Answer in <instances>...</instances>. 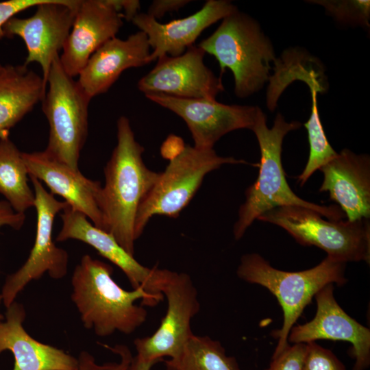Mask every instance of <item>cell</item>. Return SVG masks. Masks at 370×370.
<instances>
[{
    "label": "cell",
    "mask_w": 370,
    "mask_h": 370,
    "mask_svg": "<svg viewBox=\"0 0 370 370\" xmlns=\"http://www.w3.org/2000/svg\"><path fill=\"white\" fill-rule=\"evenodd\" d=\"M116 127L117 143L104 168L99 206L107 232L134 256L136 213L160 173L145 165L144 148L136 141L129 119L119 117Z\"/></svg>",
    "instance_id": "obj_1"
},
{
    "label": "cell",
    "mask_w": 370,
    "mask_h": 370,
    "mask_svg": "<svg viewBox=\"0 0 370 370\" xmlns=\"http://www.w3.org/2000/svg\"><path fill=\"white\" fill-rule=\"evenodd\" d=\"M112 273L110 264L85 254L71 277V299L83 325L101 337L132 334L147 319L143 306H156L143 291L121 288Z\"/></svg>",
    "instance_id": "obj_2"
},
{
    "label": "cell",
    "mask_w": 370,
    "mask_h": 370,
    "mask_svg": "<svg viewBox=\"0 0 370 370\" xmlns=\"http://www.w3.org/2000/svg\"><path fill=\"white\" fill-rule=\"evenodd\" d=\"M300 122H287L278 113L269 128L267 116L258 106L251 130L255 134L260 150L259 173L255 182L245 190V200L240 206L233 233L241 239L248 227L264 212L280 206H301L314 210L329 220L339 221L345 214L338 206H321L307 201L295 195L290 188L282 164V143L286 135L298 130Z\"/></svg>",
    "instance_id": "obj_3"
},
{
    "label": "cell",
    "mask_w": 370,
    "mask_h": 370,
    "mask_svg": "<svg viewBox=\"0 0 370 370\" xmlns=\"http://www.w3.org/2000/svg\"><path fill=\"white\" fill-rule=\"evenodd\" d=\"M161 151L169 162L138 209L135 220L136 239L154 215L178 217L208 173L223 164H248L243 160L219 156L214 149H199L185 144L175 135L168 137Z\"/></svg>",
    "instance_id": "obj_4"
},
{
    "label": "cell",
    "mask_w": 370,
    "mask_h": 370,
    "mask_svg": "<svg viewBox=\"0 0 370 370\" xmlns=\"http://www.w3.org/2000/svg\"><path fill=\"white\" fill-rule=\"evenodd\" d=\"M345 266L346 263L327 256L309 269L284 271L273 267L258 254H247L241 257L236 270L238 277L268 289L282 309V326L271 332L278 339L273 356L280 354L289 345V332L312 297L329 284L341 286L346 283Z\"/></svg>",
    "instance_id": "obj_5"
},
{
    "label": "cell",
    "mask_w": 370,
    "mask_h": 370,
    "mask_svg": "<svg viewBox=\"0 0 370 370\" xmlns=\"http://www.w3.org/2000/svg\"><path fill=\"white\" fill-rule=\"evenodd\" d=\"M218 61L221 73L230 69L234 93L247 97L269 82L276 61L272 42L256 20L238 10L222 19L217 29L197 45Z\"/></svg>",
    "instance_id": "obj_6"
},
{
    "label": "cell",
    "mask_w": 370,
    "mask_h": 370,
    "mask_svg": "<svg viewBox=\"0 0 370 370\" xmlns=\"http://www.w3.org/2000/svg\"><path fill=\"white\" fill-rule=\"evenodd\" d=\"M257 220L283 228L300 245L316 246L336 260L370 262L369 219L327 221L314 210L285 206L264 212Z\"/></svg>",
    "instance_id": "obj_7"
},
{
    "label": "cell",
    "mask_w": 370,
    "mask_h": 370,
    "mask_svg": "<svg viewBox=\"0 0 370 370\" xmlns=\"http://www.w3.org/2000/svg\"><path fill=\"white\" fill-rule=\"evenodd\" d=\"M42 111L49 125L47 146L51 158L79 169L81 151L88 135V105L91 99L77 80L63 69L60 56L53 60L47 77Z\"/></svg>",
    "instance_id": "obj_8"
},
{
    "label": "cell",
    "mask_w": 370,
    "mask_h": 370,
    "mask_svg": "<svg viewBox=\"0 0 370 370\" xmlns=\"http://www.w3.org/2000/svg\"><path fill=\"white\" fill-rule=\"evenodd\" d=\"M29 177L34 187L37 213L36 237L27 259L16 272L7 276L1 288V301L5 308L15 301L28 283L40 279L45 273L55 280L62 279L67 273L69 254L55 245L52 232L56 214L69 204L65 201H58L41 182Z\"/></svg>",
    "instance_id": "obj_9"
},
{
    "label": "cell",
    "mask_w": 370,
    "mask_h": 370,
    "mask_svg": "<svg viewBox=\"0 0 370 370\" xmlns=\"http://www.w3.org/2000/svg\"><path fill=\"white\" fill-rule=\"evenodd\" d=\"M162 294L166 299L167 308L160 325L151 336L134 341L136 356L154 365L164 357L173 358L181 352L193 334L191 321L200 310L197 290L186 273L166 269Z\"/></svg>",
    "instance_id": "obj_10"
},
{
    "label": "cell",
    "mask_w": 370,
    "mask_h": 370,
    "mask_svg": "<svg viewBox=\"0 0 370 370\" xmlns=\"http://www.w3.org/2000/svg\"><path fill=\"white\" fill-rule=\"evenodd\" d=\"M80 0H47L36 6L28 18L12 17L3 26L5 36H18L24 41L27 56L24 63L40 64L47 86L55 58L59 56L71 30Z\"/></svg>",
    "instance_id": "obj_11"
},
{
    "label": "cell",
    "mask_w": 370,
    "mask_h": 370,
    "mask_svg": "<svg viewBox=\"0 0 370 370\" xmlns=\"http://www.w3.org/2000/svg\"><path fill=\"white\" fill-rule=\"evenodd\" d=\"M147 99L181 117L199 149H213L227 133L251 130L258 106L227 105L210 99H185L164 94L145 95Z\"/></svg>",
    "instance_id": "obj_12"
},
{
    "label": "cell",
    "mask_w": 370,
    "mask_h": 370,
    "mask_svg": "<svg viewBox=\"0 0 370 370\" xmlns=\"http://www.w3.org/2000/svg\"><path fill=\"white\" fill-rule=\"evenodd\" d=\"M206 53L198 46L189 47L178 56L164 55L138 82L145 95L164 94L185 99H210L224 91L221 77L204 62Z\"/></svg>",
    "instance_id": "obj_13"
},
{
    "label": "cell",
    "mask_w": 370,
    "mask_h": 370,
    "mask_svg": "<svg viewBox=\"0 0 370 370\" xmlns=\"http://www.w3.org/2000/svg\"><path fill=\"white\" fill-rule=\"evenodd\" d=\"M60 214L62 225L56 238L58 242L75 239L92 247L103 258L125 273L133 289H140L157 305L164 298L162 288L166 269L142 265L126 251L110 233L90 223L82 212L69 205Z\"/></svg>",
    "instance_id": "obj_14"
},
{
    "label": "cell",
    "mask_w": 370,
    "mask_h": 370,
    "mask_svg": "<svg viewBox=\"0 0 370 370\" xmlns=\"http://www.w3.org/2000/svg\"><path fill=\"white\" fill-rule=\"evenodd\" d=\"M314 317L302 325L293 326L288 342L308 343L317 340L346 341L352 345L355 359L353 370H365L370 365V330L348 315L337 303L334 284H329L315 295Z\"/></svg>",
    "instance_id": "obj_15"
},
{
    "label": "cell",
    "mask_w": 370,
    "mask_h": 370,
    "mask_svg": "<svg viewBox=\"0 0 370 370\" xmlns=\"http://www.w3.org/2000/svg\"><path fill=\"white\" fill-rule=\"evenodd\" d=\"M123 16L115 0H80L60 60L71 77L79 75L90 56L116 36Z\"/></svg>",
    "instance_id": "obj_16"
},
{
    "label": "cell",
    "mask_w": 370,
    "mask_h": 370,
    "mask_svg": "<svg viewBox=\"0 0 370 370\" xmlns=\"http://www.w3.org/2000/svg\"><path fill=\"white\" fill-rule=\"evenodd\" d=\"M29 176L45 183L53 195H60L73 210L89 218L92 224L106 231V222L100 209L102 186L98 181L85 177L79 171L61 162L45 151L23 152Z\"/></svg>",
    "instance_id": "obj_17"
},
{
    "label": "cell",
    "mask_w": 370,
    "mask_h": 370,
    "mask_svg": "<svg viewBox=\"0 0 370 370\" xmlns=\"http://www.w3.org/2000/svg\"><path fill=\"white\" fill-rule=\"evenodd\" d=\"M238 10L231 1L208 0L195 13L185 18L160 23L147 13H138L132 23L147 36L153 49L150 62L167 55H182L207 27Z\"/></svg>",
    "instance_id": "obj_18"
},
{
    "label": "cell",
    "mask_w": 370,
    "mask_h": 370,
    "mask_svg": "<svg viewBox=\"0 0 370 370\" xmlns=\"http://www.w3.org/2000/svg\"><path fill=\"white\" fill-rule=\"evenodd\" d=\"M320 192H328L347 220L370 217V157L343 149L322 166Z\"/></svg>",
    "instance_id": "obj_19"
},
{
    "label": "cell",
    "mask_w": 370,
    "mask_h": 370,
    "mask_svg": "<svg viewBox=\"0 0 370 370\" xmlns=\"http://www.w3.org/2000/svg\"><path fill=\"white\" fill-rule=\"evenodd\" d=\"M147 35L138 31L126 39L116 36L102 45L89 58L77 80L90 98L106 92L121 73L150 63Z\"/></svg>",
    "instance_id": "obj_20"
},
{
    "label": "cell",
    "mask_w": 370,
    "mask_h": 370,
    "mask_svg": "<svg viewBox=\"0 0 370 370\" xmlns=\"http://www.w3.org/2000/svg\"><path fill=\"white\" fill-rule=\"evenodd\" d=\"M25 317L24 306L14 301L0 320V354L12 353V370H77V358L36 341L26 332L23 326Z\"/></svg>",
    "instance_id": "obj_21"
},
{
    "label": "cell",
    "mask_w": 370,
    "mask_h": 370,
    "mask_svg": "<svg viewBox=\"0 0 370 370\" xmlns=\"http://www.w3.org/2000/svg\"><path fill=\"white\" fill-rule=\"evenodd\" d=\"M47 91L42 77L22 65H6L0 71V138L34 107Z\"/></svg>",
    "instance_id": "obj_22"
},
{
    "label": "cell",
    "mask_w": 370,
    "mask_h": 370,
    "mask_svg": "<svg viewBox=\"0 0 370 370\" xmlns=\"http://www.w3.org/2000/svg\"><path fill=\"white\" fill-rule=\"evenodd\" d=\"M23 152L5 135L0 138V193L17 212L34 207L35 195L28 184Z\"/></svg>",
    "instance_id": "obj_23"
},
{
    "label": "cell",
    "mask_w": 370,
    "mask_h": 370,
    "mask_svg": "<svg viewBox=\"0 0 370 370\" xmlns=\"http://www.w3.org/2000/svg\"><path fill=\"white\" fill-rule=\"evenodd\" d=\"M166 370H241L219 341L193 334L174 358L165 360Z\"/></svg>",
    "instance_id": "obj_24"
},
{
    "label": "cell",
    "mask_w": 370,
    "mask_h": 370,
    "mask_svg": "<svg viewBox=\"0 0 370 370\" xmlns=\"http://www.w3.org/2000/svg\"><path fill=\"white\" fill-rule=\"evenodd\" d=\"M311 95V112L308 120L304 123L308 132L310 145L309 158L301 172L297 176V182L303 186L309 177L333 159L337 152L330 144L321 123L317 106V92L324 90L321 81L313 79L306 82Z\"/></svg>",
    "instance_id": "obj_25"
},
{
    "label": "cell",
    "mask_w": 370,
    "mask_h": 370,
    "mask_svg": "<svg viewBox=\"0 0 370 370\" xmlns=\"http://www.w3.org/2000/svg\"><path fill=\"white\" fill-rule=\"evenodd\" d=\"M308 2L323 6L330 16L341 24L369 27V0H313Z\"/></svg>",
    "instance_id": "obj_26"
},
{
    "label": "cell",
    "mask_w": 370,
    "mask_h": 370,
    "mask_svg": "<svg viewBox=\"0 0 370 370\" xmlns=\"http://www.w3.org/2000/svg\"><path fill=\"white\" fill-rule=\"evenodd\" d=\"M301 370H346V367L331 350L310 342L306 343Z\"/></svg>",
    "instance_id": "obj_27"
},
{
    "label": "cell",
    "mask_w": 370,
    "mask_h": 370,
    "mask_svg": "<svg viewBox=\"0 0 370 370\" xmlns=\"http://www.w3.org/2000/svg\"><path fill=\"white\" fill-rule=\"evenodd\" d=\"M103 346L118 354L120 356V361L100 365L96 362L92 354L86 351H82L77 358V370H126L133 358L130 349L124 345H116L114 347L107 345Z\"/></svg>",
    "instance_id": "obj_28"
},
{
    "label": "cell",
    "mask_w": 370,
    "mask_h": 370,
    "mask_svg": "<svg viewBox=\"0 0 370 370\" xmlns=\"http://www.w3.org/2000/svg\"><path fill=\"white\" fill-rule=\"evenodd\" d=\"M306 351V343L289 345L280 354L272 357L264 370H301Z\"/></svg>",
    "instance_id": "obj_29"
},
{
    "label": "cell",
    "mask_w": 370,
    "mask_h": 370,
    "mask_svg": "<svg viewBox=\"0 0 370 370\" xmlns=\"http://www.w3.org/2000/svg\"><path fill=\"white\" fill-rule=\"evenodd\" d=\"M47 0H8L0 1V39L5 33L3 26L17 13L46 2Z\"/></svg>",
    "instance_id": "obj_30"
},
{
    "label": "cell",
    "mask_w": 370,
    "mask_h": 370,
    "mask_svg": "<svg viewBox=\"0 0 370 370\" xmlns=\"http://www.w3.org/2000/svg\"><path fill=\"white\" fill-rule=\"evenodd\" d=\"M25 213L16 212L5 199L0 200V227L8 225L14 230H19L25 223ZM1 301L0 295V303Z\"/></svg>",
    "instance_id": "obj_31"
},
{
    "label": "cell",
    "mask_w": 370,
    "mask_h": 370,
    "mask_svg": "<svg viewBox=\"0 0 370 370\" xmlns=\"http://www.w3.org/2000/svg\"><path fill=\"white\" fill-rule=\"evenodd\" d=\"M190 2V0H154L149 5L147 14L157 20L166 12L178 11Z\"/></svg>",
    "instance_id": "obj_32"
},
{
    "label": "cell",
    "mask_w": 370,
    "mask_h": 370,
    "mask_svg": "<svg viewBox=\"0 0 370 370\" xmlns=\"http://www.w3.org/2000/svg\"><path fill=\"white\" fill-rule=\"evenodd\" d=\"M116 6L127 21H132L140 8L138 0H115Z\"/></svg>",
    "instance_id": "obj_33"
},
{
    "label": "cell",
    "mask_w": 370,
    "mask_h": 370,
    "mask_svg": "<svg viewBox=\"0 0 370 370\" xmlns=\"http://www.w3.org/2000/svg\"><path fill=\"white\" fill-rule=\"evenodd\" d=\"M153 365L154 364L146 362L135 356H133L126 370H151Z\"/></svg>",
    "instance_id": "obj_34"
},
{
    "label": "cell",
    "mask_w": 370,
    "mask_h": 370,
    "mask_svg": "<svg viewBox=\"0 0 370 370\" xmlns=\"http://www.w3.org/2000/svg\"><path fill=\"white\" fill-rule=\"evenodd\" d=\"M3 319H4V317L2 315V314L0 312V320H3Z\"/></svg>",
    "instance_id": "obj_35"
},
{
    "label": "cell",
    "mask_w": 370,
    "mask_h": 370,
    "mask_svg": "<svg viewBox=\"0 0 370 370\" xmlns=\"http://www.w3.org/2000/svg\"><path fill=\"white\" fill-rule=\"evenodd\" d=\"M3 66L0 64V71L2 70Z\"/></svg>",
    "instance_id": "obj_36"
}]
</instances>
